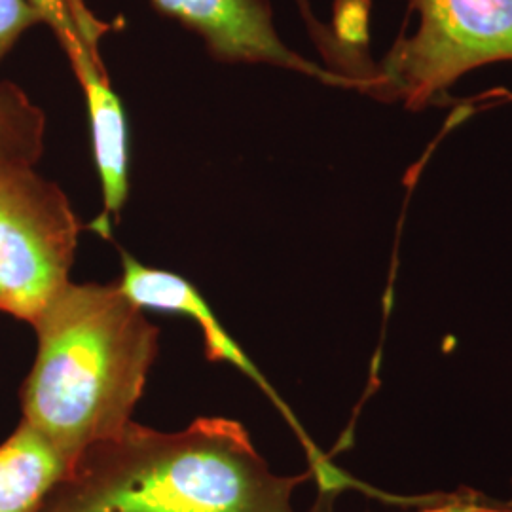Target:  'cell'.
<instances>
[{
	"instance_id": "cell-2",
	"label": "cell",
	"mask_w": 512,
	"mask_h": 512,
	"mask_svg": "<svg viewBox=\"0 0 512 512\" xmlns=\"http://www.w3.org/2000/svg\"><path fill=\"white\" fill-rule=\"evenodd\" d=\"M37 359L21 389L23 421L76 463L118 437L147 387L160 329L118 285L69 281L33 323Z\"/></svg>"
},
{
	"instance_id": "cell-9",
	"label": "cell",
	"mask_w": 512,
	"mask_h": 512,
	"mask_svg": "<svg viewBox=\"0 0 512 512\" xmlns=\"http://www.w3.org/2000/svg\"><path fill=\"white\" fill-rule=\"evenodd\" d=\"M44 21L31 0H0V59L31 25Z\"/></svg>"
},
{
	"instance_id": "cell-7",
	"label": "cell",
	"mask_w": 512,
	"mask_h": 512,
	"mask_svg": "<svg viewBox=\"0 0 512 512\" xmlns=\"http://www.w3.org/2000/svg\"><path fill=\"white\" fill-rule=\"evenodd\" d=\"M73 463L37 429L19 423L0 444V512H40Z\"/></svg>"
},
{
	"instance_id": "cell-1",
	"label": "cell",
	"mask_w": 512,
	"mask_h": 512,
	"mask_svg": "<svg viewBox=\"0 0 512 512\" xmlns=\"http://www.w3.org/2000/svg\"><path fill=\"white\" fill-rule=\"evenodd\" d=\"M308 476H279L236 420L165 433L131 421L90 446L40 512H294Z\"/></svg>"
},
{
	"instance_id": "cell-5",
	"label": "cell",
	"mask_w": 512,
	"mask_h": 512,
	"mask_svg": "<svg viewBox=\"0 0 512 512\" xmlns=\"http://www.w3.org/2000/svg\"><path fill=\"white\" fill-rule=\"evenodd\" d=\"M152 4L196 31L219 59L268 63L329 86L365 92L361 80L323 69L293 52L275 31L268 0H152Z\"/></svg>"
},
{
	"instance_id": "cell-8",
	"label": "cell",
	"mask_w": 512,
	"mask_h": 512,
	"mask_svg": "<svg viewBox=\"0 0 512 512\" xmlns=\"http://www.w3.org/2000/svg\"><path fill=\"white\" fill-rule=\"evenodd\" d=\"M44 114L12 84H0V162L35 165L44 148Z\"/></svg>"
},
{
	"instance_id": "cell-6",
	"label": "cell",
	"mask_w": 512,
	"mask_h": 512,
	"mask_svg": "<svg viewBox=\"0 0 512 512\" xmlns=\"http://www.w3.org/2000/svg\"><path fill=\"white\" fill-rule=\"evenodd\" d=\"M44 21L54 27L55 35L71 57L74 73L84 90L92 126L93 158L105 205L103 215L93 222L92 228L101 236H109L112 217L120 215L129 194L126 114L118 95L110 88L97 48L82 37L67 10L54 6L44 12Z\"/></svg>"
},
{
	"instance_id": "cell-3",
	"label": "cell",
	"mask_w": 512,
	"mask_h": 512,
	"mask_svg": "<svg viewBox=\"0 0 512 512\" xmlns=\"http://www.w3.org/2000/svg\"><path fill=\"white\" fill-rule=\"evenodd\" d=\"M403 31L380 63L372 95L421 110L439 105L465 74L512 63V0H406Z\"/></svg>"
},
{
	"instance_id": "cell-4",
	"label": "cell",
	"mask_w": 512,
	"mask_h": 512,
	"mask_svg": "<svg viewBox=\"0 0 512 512\" xmlns=\"http://www.w3.org/2000/svg\"><path fill=\"white\" fill-rule=\"evenodd\" d=\"M80 224L33 165L0 162V311L35 323L71 279Z\"/></svg>"
},
{
	"instance_id": "cell-10",
	"label": "cell",
	"mask_w": 512,
	"mask_h": 512,
	"mask_svg": "<svg viewBox=\"0 0 512 512\" xmlns=\"http://www.w3.org/2000/svg\"><path fill=\"white\" fill-rule=\"evenodd\" d=\"M59 2L69 12V16L73 18L74 25L82 33V37L86 38L93 48H97L99 38L109 27L93 16L84 0H59Z\"/></svg>"
}]
</instances>
